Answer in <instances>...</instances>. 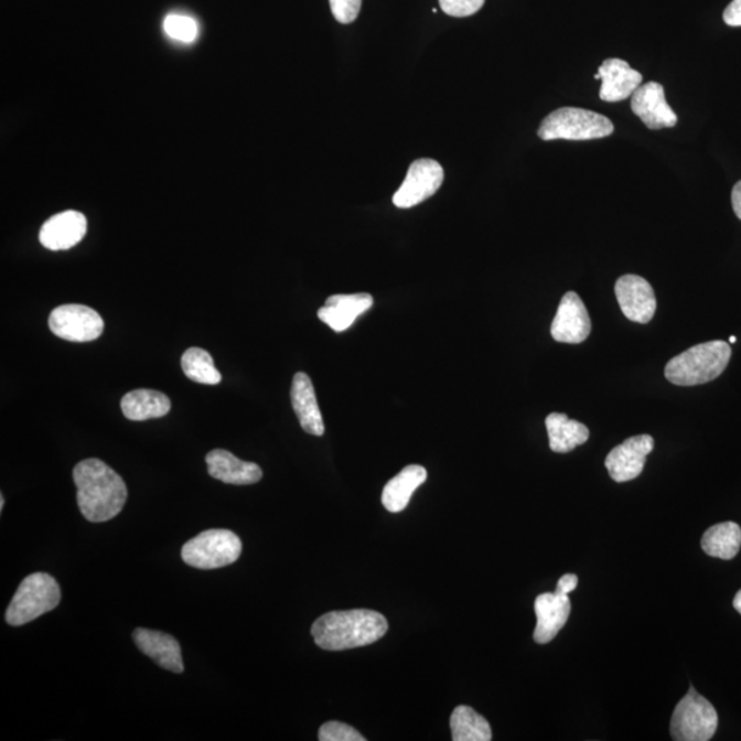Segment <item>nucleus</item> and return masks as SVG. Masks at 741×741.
<instances>
[{
	"instance_id": "obj_4",
	"label": "nucleus",
	"mask_w": 741,
	"mask_h": 741,
	"mask_svg": "<svg viewBox=\"0 0 741 741\" xmlns=\"http://www.w3.org/2000/svg\"><path fill=\"white\" fill-rule=\"evenodd\" d=\"M61 602V589L55 578L46 572H35L21 582L6 611L11 626H22L50 613Z\"/></svg>"
},
{
	"instance_id": "obj_20",
	"label": "nucleus",
	"mask_w": 741,
	"mask_h": 741,
	"mask_svg": "<svg viewBox=\"0 0 741 741\" xmlns=\"http://www.w3.org/2000/svg\"><path fill=\"white\" fill-rule=\"evenodd\" d=\"M291 404H293L302 430L308 434L322 437L325 430L322 412H320L312 380L305 373L294 375L293 386H291Z\"/></svg>"
},
{
	"instance_id": "obj_11",
	"label": "nucleus",
	"mask_w": 741,
	"mask_h": 741,
	"mask_svg": "<svg viewBox=\"0 0 741 741\" xmlns=\"http://www.w3.org/2000/svg\"><path fill=\"white\" fill-rule=\"evenodd\" d=\"M615 296L621 311L634 323L647 324L656 311L653 286L638 275H623L615 283Z\"/></svg>"
},
{
	"instance_id": "obj_6",
	"label": "nucleus",
	"mask_w": 741,
	"mask_h": 741,
	"mask_svg": "<svg viewBox=\"0 0 741 741\" xmlns=\"http://www.w3.org/2000/svg\"><path fill=\"white\" fill-rule=\"evenodd\" d=\"M243 554V541L232 530L212 529L191 538L182 548L184 563L200 570L222 569Z\"/></svg>"
},
{
	"instance_id": "obj_34",
	"label": "nucleus",
	"mask_w": 741,
	"mask_h": 741,
	"mask_svg": "<svg viewBox=\"0 0 741 741\" xmlns=\"http://www.w3.org/2000/svg\"><path fill=\"white\" fill-rule=\"evenodd\" d=\"M733 608H734V610L738 611V613L741 614V589H740V591L737 593V597H734V600H733Z\"/></svg>"
},
{
	"instance_id": "obj_30",
	"label": "nucleus",
	"mask_w": 741,
	"mask_h": 741,
	"mask_svg": "<svg viewBox=\"0 0 741 741\" xmlns=\"http://www.w3.org/2000/svg\"><path fill=\"white\" fill-rule=\"evenodd\" d=\"M363 0H330L334 19L341 24H352L361 14Z\"/></svg>"
},
{
	"instance_id": "obj_17",
	"label": "nucleus",
	"mask_w": 741,
	"mask_h": 741,
	"mask_svg": "<svg viewBox=\"0 0 741 741\" xmlns=\"http://www.w3.org/2000/svg\"><path fill=\"white\" fill-rule=\"evenodd\" d=\"M133 642L162 669L173 673L184 672L181 644L171 634L139 627L133 632Z\"/></svg>"
},
{
	"instance_id": "obj_21",
	"label": "nucleus",
	"mask_w": 741,
	"mask_h": 741,
	"mask_svg": "<svg viewBox=\"0 0 741 741\" xmlns=\"http://www.w3.org/2000/svg\"><path fill=\"white\" fill-rule=\"evenodd\" d=\"M428 480V470L422 465L412 464L402 469L395 479L387 482L384 493H382V503L391 514L401 513L407 508L415 491L423 485Z\"/></svg>"
},
{
	"instance_id": "obj_13",
	"label": "nucleus",
	"mask_w": 741,
	"mask_h": 741,
	"mask_svg": "<svg viewBox=\"0 0 741 741\" xmlns=\"http://www.w3.org/2000/svg\"><path fill=\"white\" fill-rule=\"evenodd\" d=\"M632 110L649 129L672 128L677 124V115L667 104L665 88L659 83L640 86L632 95Z\"/></svg>"
},
{
	"instance_id": "obj_31",
	"label": "nucleus",
	"mask_w": 741,
	"mask_h": 741,
	"mask_svg": "<svg viewBox=\"0 0 741 741\" xmlns=\"http://www.w3.org/2000/svg\"><path fill=\"white\" fill-rule=\"evenodd\" d=\"M723 21L729 26H741V0H733L723 11Z\"/></svg>"
},
{
	"instance_id": "obj_16",
	"label": "nucleus",
	"mask_w": 741,
	"mask_h": 741,
	"mask_svg": "<svg viewBox=\"0 0 741 741\" xmlns=\"http://www.w3.org/2000/svg\"><path fill=\"white\" fill-rule=\"evenodd\" d=\"M535 611L537 615V625L535 642L537 644H548L558 636V633L566 625L571 613V602L567 594L543 593L536 599Z\"/></svg>"
},
{
	"instance_id": "obj_19",
	"label": "nucleus",
	"mask_w": 741,
	"mask_h": 741,
	"mask_svg": "<svg viewBox=\"0 0 741 741\" xmlns=\"http://www.w3.org/2000/svg\"><path fill=\"white\" fill-rule=\"evenodd\" d=\"M207 471L213 479L229 485H253L262 479L260 465L234 457L224 449L206 454Z\"/></svg>"
},
{
	"instance_id": "obj_36",
	"label": "nucleus",
	"mask_w": 741,
	"mask_h": 741,
	"mask_svg": "<svg viewBox=\"0 0 741 741\" xmlns=\"http://www.w3.org/2000/svg\"><path fill=\"white\" fill-rule=\"evenodd\" d=\"M729 341H731V344H737L738 339L737 336H731V340Z\"/></svg>"
},
{
	"instance_id": "obj_9",
	"label": "nucleus",
	"mask_w": 741,
	"mask_h": 741,
	"mask_svg": "<svg viewBox=\"0 0 741 741\" xmlns=\"http://www.w3.org/2000/svg\"><path fill=\"white\" fill-rule=\"evenodd\" d=\"M443 182V170L437 161L420 159L409 167L406 181L393 196V204L400 210L422 204L440 190Z\"/></svg>"
},
{
	"instance_id": "obj_22",
	"label": "nucleus",
	"mask_w": 741,
	"mask_h": 741,
	"mask_svg": "<svg viewBox=\"0 0 741 741\" xmlns=\"http://www.w3.org/2000/svg\"><path fill=\"white\" fill-rule=\"evenodd\" d=\"M171 407V400L164 393L149 389L129 391L121 400L124 417L133 422L165 417Z\"/></svg>"
},
{
	"instance_id": "obj_29",
	"label": "nucleus",
	"mask_w": 741,
	"mask_h": 741,
	"mask_svg": "<svg viewBox=\"0 0 741 741\" xmlns=\"http://www.w3.org/2000/svg\"><path fill=\"white\" fill-rule=\"evenodd\" d=\"M484 4L485 0H440L443 13L458 19L479 13Z\"/></svg>"
},
{
	"instance_id": "obj_15",
	"label": "nucleus",
	"mask_w": 741,
	"mask_h": 741,
	"mask_svg": "<svg viewBox=\"0 0 741 741\" xmlns=\"http://www.w3.org/2000/svg\"><path fill=\"white\" fill-rule=\"evenodd\" d=\"M600 99L604 103H621L631 98L634 92L642 86V73L632 69L626 61L609 58L599 67Z\"/></svg>"
},
{
	"instance_id": "obj_24",
	"label": "nucleus",
	"mask_w": 741,
	"mask_h": 741,
	"mask_svg": "<svg viewBox=\"0 0 741 741\" xmlns=\"http://www.w3.org/2000/svg\"><path fill=\"white\" fill-rule=\"evenodd\" d=\"M701 549L712 558L731 560L741 548V529L734 522L711 526L701 537Z\"/></svg>"
},
{
	"instance_id": "obj_32",
	"label": "nucleus",
	"mask_w": 741,
	"mask_h": 741,
	"mask_svg": "<svg viewBox=\"0 0 741 741\" xmlns=\"http://www.w3.org/2000/svg\"><path fill=\"white\" fill-rule=\"evenodd\" d=\"M577 586L578 577L576 574H566L558 581V587H556L555 593L567 594V597H569V593L574 591Z\"/></svg>"
},
{
	"instance_id": "obj_14",
	"label": "nucleus",
	"mask_w": 741,
	"mask_h": 741,
	"mask_svg": "<svg viewBox=\"0 0 741 741\" xmlns=\"http://www.w3.org/2000/svg\"><path fill=\"white\" fill-rule=\"evenodd\" d=\"M87 234V218L80 212L66 211L50 217L43 224L39 239L49 250L72 249L80 244Z\"/></svg>"
},
{
	"instance_id": "obj_26",
	"label": "nucleus",
	"mask_w": 741,
	"mask_h": 741,
	"mask_svg": "<svg viewBox=\"0 0 741 741\" xmlns=\"http://www.w3.org/2000/svg\"><path fill=\"white\" fill-rule=\"evenodd\" d=\"M182 368L189 379L202 385H218L222 374L215 367L210 352L201 347H190L182 356Z\"/></svg>"
},
{
	"instance_id": "obj_2",
	"label": "nucleus",
	"mask_w": 741,
	"mask_h": 741,
	"mask_svg": "<svg viewBox=\"0 0 741 741\" xmlns=\"http://www.w3.org/2000/svg\"><path fill=\"white\" fill-rule=\"evenodd\" d=\"M389 623L373 610L333 611L314 621V643L325 651H344L379 642Z\"/></svg>"
},
{
	"instance_id": "obj_12",
	"label": "nucleus",
	"mask_w": 741,
	"mask_h": 741,
	"mask_svg": "<svg viewBox=\"0 0 741 741\" xmlns=\"http://www.w3.org/2000/svg\"><path fill=\"white\" fill-rule=\"evenodd\" d=\"M591 331L592 322L586 304L580 296L569 291L561 299L551 325L552 339L561 344L577 345L586 341Z\"/></svg>"
},
{
	"instance_id": "obj_25",
	"label": "nucleus",
	"mask_w": 741,
	"mask_h": 741,
	"mask_svg": "<svg viewBox=\"0 0 741 741\" xmlns=\"http://www.w3.org/2000/svg\"><path fill=\"white\" fill-rule=\"evenodd\" d=\"M451 731L454 741H490L492 729L486 718L469 706H458L451 716Z\"/></svg>"
},
{
	"instance_id": "obj_8",
	"label": "nucleus",
	"mask_w": 741,
	"mask_h": 741,
	"mask_svg": "<svg viewBox=\"0 0 741 741\" xmlns=\"http://www.w3.org/2000/svg\"><path fill=\"white\" fill-rule=\"evenodd\" d=\"M50 330L58 339L71 342H92L104 333L103 316L93 308L66 304L55 308L49 318Z\"/></svg>"
},
{
	"instance_id": "obj_28",
	"label": "nucleus",
	"mask_w": 741,
	"mask_h": 741,
	"mask_svg": "<svg viewBox=\"0 0 741 741\" xmlns=\"http://www.w3.org/2000/svg\"><path fill=\"white\" fill-rule=\"evenodd\" d=\"M320 741H366L355 728L346 723L331 721L325 722L319 731Z\"/></svg>"
},
{
	"instance_id": "obj_23",
	"label": "nucleus",
	"mask_w": 741,
	"mask_h": 741,
	"mask_svg": "<svg viewBox=\"0 0 741 741\" xmlns=\"http://www.w3.org/2000/svg\"><path fill=\"white\" fill-rule=\"evenodd\" d=\"M546 426L549 448L555 453H569L589 440L587 426L570 419L565 414H549Z\"/></svg>"
},
{
	"instance_id": "obj_18",
	"label": "nucleus",
	"mask_w": 741,
	"mask_h": 741,
	"mask_svg": "<svg viewBox=\"0 0 741 741\" xmlns=\"http://www.w3.org/2000/svg\"><path fill=\"white\" fill-rule=\"evenodd\" d=\"M374 299L367 293L331 296L319 309L318 316L331 330L342 333L351 327L361 314L373 308Z\"/></svg>"
},
{
	"instance_id": "obj_3",
	"label": "nucleus",
	"mask_w": 741,
	"mask_h": 741,
	"mask_svg": "<svg viewBox=\"0 0 741 741\" xmlns=\"http://www.w3.org/2000/svg\"><path fill=\"white\" fill-rule=\"evenodd\" d=\"M732 347L726 341H710L679 353L666 364L665 376L673 385L709 384L727 369Z\"/></svg>"
},
{
	"instance_id": "obj_10",
	"label": "nucleus",
	"mask_w": 741,
	"mask_h": 741,
	"mask_svg": "<svg viewBox=\"0 0 741 741\" xmlns=\"http://www.w3.org/2000/svg\"><path fill=\"white\" fill-rule=\"evenodd\" d=\"M654 449V438L648 434L627 438L605 458V468L618 484L636 480L643 473L647 457Z\"/></svg>"
},
{
	"instance_id": "obj_5",
	"label": "nucleus",
	"mask_w": 741,
	"mask_h": 741,
	"mask_svg": "<svg viewBox=\"0 0 741 741\" xmlns=\"http://www.w3.org/2000/svg\"><path fill=\"white\" fill-rule=\"evenodd\" d=\"M614 124L608 117L580 108H561L543 120L538 137L543 140H592L610 137Z\"/></svg>"
},
{
	"instance_id": "obj_35",
	"label": "nucleus",
	"mask_w": 741,
	"mask_h": 741,
	"mask_svg": "<svg viewBox=\"0 0 741 741\" xmlns=\"http://www.w3.org/2000/svg\"><path fill=\"white\" fill-rule=\"evenodd\" d=\"M4 507V497L0 496V509H3Z\"/></svg>"
},
{
	"instance_id": "obj_1",
	"label": "nucleus",
	"mask_w": 741,
	"mask_h": 741,
	"mask_svg": "<svg viewBox=\"0 0 741 741\" xmlns=\"http://www.w3.org/2000/svg\"><path fill=\"white\" fill-rule=\"evenodd\" d=\"M73 480L84 518L100 524L121 513L128 498L126 482L103 460H83L73 470Z\"/></svg>"
},
{
	"instance_id": "obj_33",
	"label": "nucleus",
	"mask_w": 741,
	"mask_h": 741,
	"mask_svg": "<svg viewBox=\"0 0 741 741\" xmlns=\"http://www.w3.org/2000/svg\"><path fill=\"white\" fill-rule=\"evenodd\" d=\"M732 207L734 215H737L741 221V181L734 184L732 190Z\"/></svg>"
},
{
	"instance_id": "obj_7",
	"label": "nucleus",
	"mask_w": 741,
	"mask_h": 741,
	"mask_svg": "<svg viewBox=\"0 0 741 741\" xmlns=\"http://www.w3.org/2000/svg\"><path fill=\"white\" fill-rule=\"evenodd\" d=\"M718 728L715 706L694 687L678 701L670 722L672 738L677 741H707Z\"/></svg>"
},
{
	"instance_id": "obj_27",
	"label": "nucleus",
	"mask_w": 741,
	"mask_h": 741,
	"mask_svg": "<svg viewBox=\"0 0 741 741\" xmlns=\"http://www.w3.org/2000/svg\"><path fill=\"white\" fill-rule=\"evenodd\" d=\"M167 35L181 43L190 44L198 36V24L184 14H170L164 21Z\"/></svg>"
}]
</instances>
